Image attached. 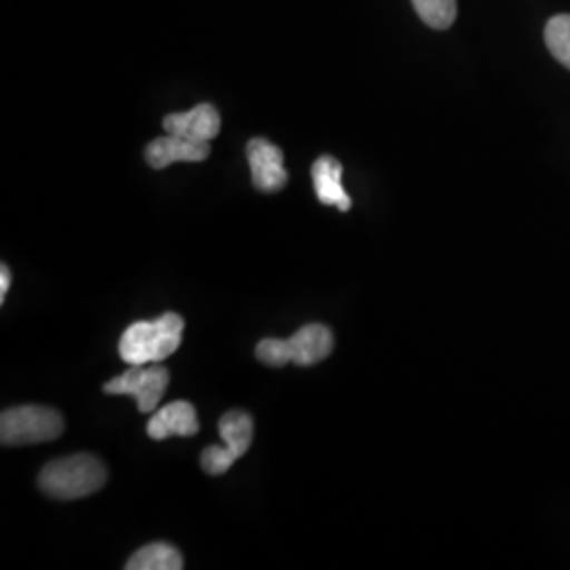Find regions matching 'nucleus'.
Returning a JSON list of instances; mask_svg holds the SVG:
<instances>
[{"label":"nucleus","mask_w":570,"mask_h":570,"mask_svg":"<svg viewBox=\"0 0 570 570\" xmlns=\"http://www.w3.org/2000/svg\"><path fill=\"white\" fill-rule=\"evenodd\" d=\"M169 385V370L161 364L131 366L125 374L108 381L104 393L108 395H131L138 402V410L148 414L157 410Z\"/></svg>","instance_id":"nucleus-6"},{"label":"nucleus","mask_w":570,"mask_h":570,"mask_svg":"<svg viewBox=\"0 0 570 570\" xmlns=\"http://www.w3.org/2000/svg\"><path fill=\"white\" fill-rule=\"evenodd\" d=\"M209 142L188 140L183 136L167 134L164 138H157L146 146L144 157L153 169H165L171 164H199L209 157Z\"/></svg>","instance_id":"nucleus-8"},{"label":"nucleus","mask_w":570,"mask_h":570,"mask_svg":"<svg viewBox=\"0 0 570 570\" xmlns=\"http://www.w3.org/2000/svg\"><path fill=\"white\" fill-rule=\"evenodd\" d=\"M334 351V334L324 324L303 326L289 338H265L256 346V357L265 366H315Z\"/></svg>","instance_id":"nucleus-3"},{"label":"nucleus","mask_w":570,"mask_h":570,"mask_svg":"<svg viewBox=\"0 0 570 570\" xmlns=\"http://www.w3.org/2000/svg\"><path fill=\"white\" fill-rule=\"evenodd\" d=\"M220 115L212 104H199L188 112L167 115L164 121V129L167 134L183 136L188 140L209 142L220 134Z\"/></svg>","instance_id":"nucleus-10"},{"label":"nucleus","mask_w":570,"mask_h":570,"mask_svg":"<svg viewBox=\"0 0 570 570\" xmlns=\"http://www.w3.org/2000/svg\"><path fill=\"white\" fill-rule=\"evenodd\" d=\"M546 45L551 56L570 70V16L562 13L548 21L546 26Z\"/></svg>","instance_id":"nucleus-14"},{"label":"nucleus","mask_w":570,"mask_h":570,"mask_svg":"<svg viewBox=\"0 0 570 570\" xmlns=\"http://www.w3.org/2000/svg\"><path fill=\"white\" fill-rule=\"evenodd\" d=\"M63 433V416L47 406L9 407L0 414L2 446H28L53 442Z\"/></svg>","instance_id":"nucleus-4"},{"label":"nucleus","mask_w":570,"mask_h":570,"mask_svg":"<svg viewBox=\"0 0 570 570\" xmlns=\"http://www.w3.org/2000/svg\"><path fill=\"white\" fill-rule=\"evenodd\" d=\"M218 429L225 446H207L202 452V468L207 475L226 473L254 442V419L244 410H228Z\"/></svg>","instance_id":"nucleus-5"},{"label":"nucleus","mask_w":570,"mask_h":570,"mask_svg":"<svg viewBox=\"0 0 570 570\" xmlns=\"http://www.w3.org/2000/svg\"><path fill=\"white\" fill-rule=\"evenodd\" d=\"M127 570H180L184 569L183 556L169 543H150L136 551L127 564Z\"/></svg>","instance_id":"nucleus-12"},{"label":"nucleus","mask_w":570,"mask_h":570,"mask_svg":"<svg viewBox=\"0 0 570 570\" xmlns=\"http://www.w3.org/2000/svg\"><path fill=\"white\" fill-rule=\"evenodd\" d=\"M412 4L433 30H449L456 20V0H412Z\"/></svg>","instance_id":"nucleus-13"},{"label":"nucleus","mask_w":570,"mask_h":570,"mask_svg":"<svg viewBox=\"0 0 570 570\" xmlns=\"http://www.w3.org/2000/svg\"><path fill=\"white\" fill-rule=\"evenodd\" d=\"M311 178L317 193V199L324 205H334L341 212L351 209V197L343 188V165L334 157L324 155L311 167Z\"/></svg>","instance_id":"nucleus-11"},{"label":"nucleus","mask_w":570,"mask_h":570,"mask_svg":"<svg viewBox=\"0 0 570 570\" xmlns=\"http://www.w3.org/2000/svg\"><path fill=\"white\" fill-rule=\"evenodd\" d=\"M9 287H11V271L9 266L2 265L0 266V303H4Z\"/></svg>","instance_id":"nucleus-15"},{"label":"nucleus","mask_w":570,"mask_h":570,"mask_svg":"<svg viewBox=\"0 0 570 570\" xmlns=\"http://www.w3.org/2000/svg\"><path fill=\"white\" fill-rule=\"evenodd\" d=\"M146 433L157 442L167 438H193L199 433L197 410L190 402H171L150 416Z\"/></svg>","instance_id":"nucleus-9"},{"label":"nucleus","mask_w":570,"mask_h":570,"mask_svg":"<svg viewBox=\"0 0 570 570\" xmlns=\"http://www.w3.org/2000/svg\"><path fill=\"white\" fill-rule=\"evenodd\" d=\"M184 320L178 313H165L155 322H136L122 332L119 355L131 366L161 364L183 343Z\"/></svg>","instance_id":"nucleus-1"},{"label":"nucleus","mask_w":570,"mask_h":570,"mask_svg":"<svg viewBox=\"0 0 570 570\" xmlns=\"http://www.w3.org/2000/svg\"><path fill=\"white\" fill-rule=\"evenodd\" d=\"M247 161L252 169V183L261 193H277L287 184L284 150L265 138H254L247 144Z\"/></svg>","instance_id":"nucleus-7"},{"label":"nucleus","mask_w":570,"mask_h":570,"mask_svg":"<svg viewBox=\"0 0 570 570\" xmlns=\"http://www.w3.org/2000/svg\"><path fill=\"white\" fill-rule=\"evenodd\" d=\"M108 471L94 454H72L45 465L39 487L45 494L60 501H75L102 489Z\"/></svg>","instance_id":"nucleus-2"}]
</instances>
